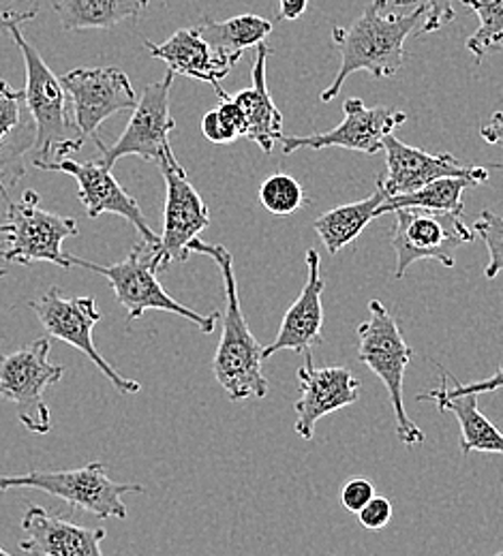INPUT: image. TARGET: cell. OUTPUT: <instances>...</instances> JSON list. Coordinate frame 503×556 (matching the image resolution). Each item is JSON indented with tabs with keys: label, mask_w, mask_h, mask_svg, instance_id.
I'll return each instance as SVG.
<instances>
[{
	"label": "cell",
	"mask_w": 503,
	"mask_h": 556,
	"mask_svg": "<svg viewBox=\"0 0 503 556\" xmlns=\"http://www.w3.org/2000/svg\"><path fill=\"white\" fill-rule=\"evenodd\" d=\"M15 488H33L59 496L99 520H125L129 514L123 496L144 492V486L140 484H121L110 480L108 465L103 463H90L79 469L63 471H30L24 476H0V492Z\"/></svg>",
	"instance_id": "cell-7"
},
{
	"label": "cell",
	"mask_w": 503,
	"mask_h": 556,
	"mask_svg": "<svg viewBox=\"0 0 503 556\" xmlns=\"http://www.w3.org/2000/svg\"><path fill=\"white\" fill-rule=\"evenodd\" d=\"M471 187L465 178H439L425 185L418 191L388 198L377 212L375 218L397 210H425V212H452L463 214V191Z\"/></svg>",
	"instance_id": "cell-26"
},
{
	"label": "cell",
	"mask_w": 503,
	"mask_h": 556,
	"mask_svg": "<svg viewBox=\"0 0 503 556\" xmlns=\"http://www.w3.org/2000/svg\"><path fill=\"white\" fill-rule=\"evenodd\" d=\"M407 114L394 108H366L360 99L352 97L343 103V121L326 134L291 136L281 138V152L293 154L295 150H322V148H345L362 154H377L383 150V139L405 125Z\"/></svg>",
	"instance_id": "cell-15"
},
{
	"label": "cell",
	"mask_w": 503,
	"mask_h": 556,
	"mask_svg": "<svg viewBox=\"0 0 503 556\" xmlns=\"http://www.w3.org/2000/svg\"><path fill=\"white\" fill-rule=\"evenodd\" d=\"M28 306L35 311L50 339L63 341L81 351L121 394H138L142 390V383L123 377L95 348L92 330L103 319L95 298H63L59 287H50L39 300L28 302Z\"/></svg>",
	"instance_id": "cell-10"
},
{
	"label": "cell",
	"mask_w": 503,
	"mask_h": 556,
	"mask_svg": "<svg viewBox=\"0 0 503 556\" xmlns=\"http://www.w3.org/2000/svg\"><path fill=\"white\" fill-rule=\"evenodd\" d=\"M306 266L309 277L306 285L302 287L300 295L291 304L281 321L279 334L275 343L264 348V359L273 357L279 351H306L313 345L324 343L322 326H324V306H322V293L326 289V282L319 275V255L317 251H306Z\"/></svg>",
	"instance_id": "cell-19"
},
{
	"label": "cell",
	"mask_w": 503,
	"mask_h": 556,
	"mask_svg": "<svg viewBox=\"0 0 503 556\" xmlns=\"http://www.w3.org/2000/svg\"><path fill=\"white\" fill-rule=\"evenodd\" d=\"M196 28L218 56L229 59L231 63H238L244 50L257 48L273 33V24L253 13L236 15L223 22L204 17Z\"/></svg>",
	"instance_id": "cell-23"
},
{
	"label": "cell",
	"mask_w": 503,
	"mask_h": 556,
	"mask_svg": "<svg viewBox=\"0 0 503 556\" xmlns=\"http://www.w3.org/2000/svg\"><path fill=\"white\" fill-rule=\"evenodd\" d=\"M189 253H202L211 257L221 270L225 289V317L223 334L213 359V372L218 386L229 401L264 399L268 394V381L264 377V348L257 343L244 313L240 308L238 282L234 275V257L221 244H206L196 238L189 244Z\"/></svg>",
	"instance_id": "cell-2"
},
{
	"label": "cell",
	"mask_w": 503,
	"mask_h": 556,
	"mask_svg": "<svg viewBox=\"0 0 503 556\" xmlns=\"http://www.w3.org/2000/svg\"><path fill=\"white\" fill-rule=\"evenodd\" d=\"M148 0H56L54 11L61 26L70 33L112 28L121 22L138 17Z\"/></svg>",
	"instance_id": "cell-24"
},
{
	"label": "cell",
	"mask_w": 503,
	"mask_h": 556,
	"mask_svg": "<svg viewBox=\"0 0 503 556\" xmlns=\"http://www.w3.org/2000/svg\"><path fill=\"white\" fill-rule=\"evenodd\" d=\"M260 204L277 216H288L306 204L302 185L289 174H275L260 187Z\"/></svg>",
	"instance_id": "cell-28"
},
{
	"label": "cell",
	"mask_w": 503,
	"mask_h": 556,
	"mask_svg": "<svg viewBox=\"0 0 503 556\" xmlns=\"http://www.w3.org/2000/svg\"><path fill=\"white\" fill-rule=\"evenodd\" d=\"M418 0H392L394 7H410V4H416ZM454 0H427V7H429V13L425 17V24H423V33L429 35V33H437L439 28H443L445 24L454 22L456 13H454V7H452Z\"/></svg>",
	"instance_id": "cell-33"
},
{
	"label": "cell",
	"mask_w": 503,
	"mask_h": 556,
	"mask_svg": "<svg viewBox=\"0 0 503 556\" xmlns=\"http://www.w3.org/2000/svg\"><path fill=\"white\" fill-rule=\"evenodd\" d=\"M359 339L360 362L368 366L388 388L399 441L405 447L423 445L427 437L416 421L410 419L403 405V379L405 368L414 357V349L407 345L399 321L379 300L368 302V321L360 324Z\"/></svg>",
	"instance_id": "cell-5"
},
{
	"label": "cell",
	"mask_w": 503,
	"mask_h": 556,
	"mask_svg": "<svg viewBox=\"0 0 503 556\" xmlns=\"http://www.w3.org/2000/svg\"><path fill=\"white\" fill-rule=\"evenodd\" d=\"M474 231L485 240L489 251V264L485 277L495 278L503 273V218L491 210H482L474 223Z\"/></svg>",
	"instance_id": "cell-31"
},
{
	"label": "cell",
	"mask_w": 503,
	"mask_h": 556,
	"mask_svg": "<svg viewBox=\"0 0 503 556\" xmlns=\"http://www.w3.org/2000/svg\"><path fill=\"white\" fill-rule=\"evenodd\" d=\"M271 52L273 50L266 43L257 46L251 71L253 86L234 94V101L240 105L247 121L244 138L255 141L266 154H271L275 150V143L284 138V114L275 105L266 86V61Z\"/></svg>",
	"instance_id": "cell-21"
},
{
	"label": "cell",
	"mask_w": 503,
	"mask_h": 556,
	"mask_svg": "<svg viewBox=\"0 0 503 556\" xmlns=\"http://www.w3.org/2000/svg\"><path fill=\"white\" fill-rule=\"evenodd\" d=\"M2 15H4V13H0V17H2Z\"/></svg>",
	"instance_id": "cell-43"
},
{
	"label": "cell",
	"mask_w": 503,
	"mask_h": 556,
	"mask_svg": "<svg viewBox=\"0 0 503 556\" xmlns=\"http://www.w3.org/2000/svg\"><path fill=\"white\" fill-rule=\"evenodd\" d=\"M309 0H279V15L281 20H298L306 11Z\"/></svg>",
	"instance_id": "cell-39"
},
{
	"label": "cell",
	"mask_w": 503,
	"mask_h": 556,
	"mask_svg": "<svg viewBox=\"0 0 503 556\" xmlns=\"http://www.w3.org/2000/svg\"><path fill=\"white\" fill-rule=\"evenodd\" d=\"M441 370V386L432 392L427 394H420L418 401L425 403V401H432V403H445V401H452V399H461V396H480V394H487V392H498L503 388V362L500 366V370L482 381H476V383H461L454 375H448L445 377V370L439 366Z\"/></svg>",
	"instance_id": "cell-29"
},
{
	"label": "cell",
	"mask_w": 503,
	"mask_h": 556,
	"mask_svg": "<svg viewBox=\"0 0 503 556\" xmlns=\"http://www.w3.org/2000/svg\"><path fill=\"white\" fill-rule=\"evenodd\" d=\"M498 556H503V551H502V553H500V555H498Z\"/></svg>",
	"instance_id": "cell-42"
},
{
	"label": "cell",
	"mask_w": 503,
	"mask_h": 556,
	"mask_svg": "<svg viewBox=\"0 0 503 556\" xmlns=\"http://www.w3.org/2000/svg\"><path fill=\"white\" fill-rule=\"evenodd\" d=\"M375 496V486L366 478H352L341 490V503L348 511L359 514L360 509Z\"/></svg>",
	"instance_id": "cell-35"
},
{
	"label": "cell",
	"mask_w": 503,
	"mask_h": 556,
	"mask_svg": "<svg viewBox=\"0 0 503 556\" xmlns=\"http://www.w3.org/2000/svg\"><path fill=\"white\" fill-rule=\"evenodd\" d=\"M386 200H388V195L381 189V185L377 182V189L368 198L354 202V204H345V206H337V208L324 212L313 223V229L319 236V240L324 242L326 251L330 255H337L348 244L356 242L360 233L375 218V212Z\"/></svg>",
	"instance_id": "cell-22"
},
{
	"label": "cell",
	"mask_w": 503,
	"mask_h": 556,
	"mask_svg": "<svg viewBox=\"0 0 503 556\" xmlns=\"http://www.w3.org/2000/svg\"><path fill=\"white\" fill-rule=\"evenodd\" d=\"M4 275H7V273H4V268H0V278L4 277Z\"/></svg>",
	"instance_id": "cell-41"
},
{
	"label": "cell",
	"mask_w": 503,
	"mask_h": 556,
	"mask_svg": "<svg viewBox=\"0 0 503 556\" xmlns=\"http://www.w3.org/2000/svg\"><path fill=\"white\" fill-rule=\"evenodd\" d=\"M174 75L176 73L167 71L163 79L144 86L142 97L134 108V116L116 143L105 146L95 136V143L101 150V165L112 169L116 161L125 156H140L150 163H159L172 150L169 134L176 129V123L169 112V92Z\"/></svg>",
	"instance_id": "cell-11"
},
{
	"label": "cell",
	"mask_w": 503,
	"mask_h": 556,
	"mask_svg": "<svg viewBox=\"0 0 503 556\" xmlns=\"http://www.w3.org/2000/svg\"><path fill=\"white\" fill-rule=\"evenodd\" d=\"M33 17H37V9L35 11H4V15L0 17V30H7L11 26H22L24 22H30Z\"/></svg>",
	"instance_id": "cell-37"
},
{
	"label": "cell",
	"mask_w": 503,
	"mask_h": 556,
	"mask_svg": "<svg viewBox=\"0 0 503 556\" xmlns=\"http://www.w3.org/2000/svg\"><path fill=\"white\" fill-rule=\"evenodd\" d=\"M482 138L485 141H489V143H503V112H498V114H493V118H491V123L489 125H485L482 127Z\"/></svg>",
	"instance_id": "cell-38"
},
{
	"label": "cell",
	"mask_w": 503,
	"mask_h": 556,
	"mask_svg": "<svg viewBox=\"0 0 503 556\" xmlns=\"http://www.w3.org/2000/svg\"><path fill=\"white\" fill-rule=\"evenodd\" d=\"M386 4L388 0H370L352 26H337L332 30V41L341 52V67L332 84L322 92V103L337 99L345 79L356 71H366L381 79L403 70L405 41L425 22L429 7L418 4L410 13L386 15Z\"/></svg>",
	"instance_id": "cell-1"
},
{
	"label": "cell",
	"mask_w": 503,
	"mask_h": 556,
	"mask_svg": "<svg viewBox=\"0 0 503 556\" xmlns=\"http://www.w3.org/2000/svg\"><path fill=\"white\" fill-rule=\"evenodd\" d=\"M394 214L397 223L390 240L397 255L394 278L405 277L416 262L427 260L452 268L456 251L474 242V231L463 223V214L425 210H397Z\"/></svg>",
	"instance_id": "cell-9"
},
{
	"label": "cell",
	"mask_w": 503,
	"mask_h": 556,
	"mask_svg": "<svg viewBox=\"0 0 503 556\" xmlns=\"http://www.w3.org/2000/svg\"><path fill=\"white\" fill-rule=\"evenodd\" d=\"M356 516L366 531H381L392 518V503L386 496L375 494Z\"/></svg>",
	"instance_id": "cell-34"
},
{
	"label": "cell",
	"mask_w": 503,
	"mask_h": 556,
	"mask_svg": "<svg viewBox=\"0 0 503 556\" xmlns=\"http://www.w3.org/2000/svg\"><path fill=\"white\" fill-rule=\"evenodd\" d=\"M165 180V210H163V233L159 244L161 270L169 264L189 260V244L211 225V212L191 185L185 167L169 150L159 163Z\"/></svg>",
	"instance_id": "cell-12"
},
{
	"label": "cell",
	"mask_w": 503,
	"mask_h": 556,
	"mask_svg": "<svg viewBox=\"0 0 503 556\" xmlns=\"http://www.w3.org/2000/svg\"><path fill=\"white\" fill-rule=\"evenodd\" d=\"M383 152L386 176L377 178V182L381 185L388 198L418 191L439 178H465L471 185H482L489 180V169H498V163L485 167L467 165L458 161L454 154H431L420 148L407 146L394 136L383 139Z\"/></svg>",
	"instance_id": "cell-13"
},
{
	"label": "cell",
	"mask_w": 503,
	"mask_h": 556,
	"mask_svg": "<svg viewBox=\"0 0 503 556\" xmlns=\"http://www.w3.org/2000/svg\"><path fill=\"white\" fill-rule=\"evenodd\" d=\"M50 348V339H37L28 348L0 353V399L15 405L20 421L35 434L52 430L43 394L65 375L63 366L52 364Z\"/></svg>",
	"instance_id": "cell-8"
},
{
	"label": "cell",
	"mask_w": 503,
	"mask_h": 556,
	"mask_svg": "<svg viewBox=\"0 0 503 556\" xmlns=\"http://www.w3.org/2000/svg\"><path fill=\"white\" fill-rule=\"evenodd\" d=\"M39 204L41 198L35 191H24L17 202H9L7 220L0 223V236L7 238L0 260L20 266L48 262L70 270L73 266L70 255L63 253V242L79 233L77 220L48 212Z\"/></svg>",
	"instance_id": "cell-6"
},
{
	"label": "cell",
	"mask_w": 503,
	"mask_h": 556,
	"mask_svg": "<svg viewBox=\"0 0 503 556\" xmlns=\"http://www.w3.org/2000/svg\"><path fill=\"white\" fill-rule=\"evenodd\" d=\"M50 172L70 174L77 180V198L90 218H97L101 214H118L138 229L142 240L154 242V244L161 242V238L150 229L138 202L116 182V178L112 176V169H108L99 161L77 163L67 156L54 163Z\"/></svg>",
	"instance_id": "cell-17"
},
{
	"label": "cell",
	"mask_w": 503,
	"mask_h": 556,
	"mask_svg": "<svg viewBox=\"0 0 503 556\" xmlns=\"http://www.w3.org/2000/svg\"><path fill=\"white\" fill-rule=\"evenodd\" d=\"M202 134H204V138L213 141V143H231V141H236L234 136L223 127V123L218 121L215 110L209 112L202 118Z\"/></svg>",
	"instance_id": "cell-36"
},
{
	"label": "cell",
	"mask_w": 503,
	"mask_h": 556,
	"mask_svg": "<svg viewBox=\"0 0 503 556\" xmlns=\"http://www.w3.org/2000/svg\"><path fill=\"white\" fill-rule=\"evenodd\" d=\"M9 35L13 37L17 50L24 59L26 86L24 103L33 116L35 127V156L33 163L39 169L50 172V167L84 146V136L75 125L70 94L61 84L41 54L24 39L20 26H11Z\"/></svg>",
	"instance_id": "cell-3"
},
{
	"label": "cell",
	"mask_w": 503,
	"mask_h": 556,
	"mask_svg": "<svg viewBox=\"0 0 503 556\" xmlns=\"http://www.w3.org/2000/svg\"><path fill=\"white\" fill-rule=\"evenodd\" d=\"M441 414L450 412L461 426V452L467 456L471 452L503 454V432L480 412L478 396H461L437 405Z\"/></svg>",
	"instance_id": "cell-25"
},
{
	"label": "cell",
	"mask_w": 503,
	"mask_h": 556,
	"mask_svg": "<svg viewBox=\"0 0 503 556\" xmlns=\"http://www.w3.org/2000/svg\"><path fill=\"white\" fill-rule=\"evenodd\" d=\"M35 146V131L26 138L13 139L11 136L0 141V200L9 202V189L17 185V180L26 174L24 154Z\"/></svg>",
	"instance_id": "cell-30"
},
{
	"label": "cell",
	"mask_w": 503,
	"mask_h": 556,
	"mask_svg": "<svg viewBox=\"0 0 503 556\" xmlns=\"http://www.w3.org/2000/svg\"><path fill=\"white\" fill-rule=\"evenodd\" d=\"M144 46L150 56L163 61L172 73L206 81L215 88L218 97L225 94L221 79L229 75L236 63L218 56L198 33V28H180L165 43L144 41Z\"/></svg>",
	"instance_id": "cell-20"
},
{
	"label": "cell",
	"mask_w": 503,
	"mask_h": 556,
	"mask_svg": "<svg viewBox=\"0 0 503 556\" xmlns=\"http://www.w3.org/2000/svg\"><path fill=\"white\" fill-rule=\"evenodd\" d=\"M469 7L478 17V28L467 41V50L480 65L487 54L498 52L503 46V0H458Z\"/></svg>",
	"instance_id": "cell-27"
},
{
	"label": "cell",
	"mask_w": 503,
	"mask_h": 556,
	"mask_svg": "<svg viewBox=\"0 0 503 556\" xmlns=\"http://www.w3.org/2000/svg\"><path fill=\"white\" fill-rule=\"evenodd\" d=\"M24 540L20 551L30 556H103V527L88 529L50 514L46 507L30 505L22 518Z\"/></svg>",
	"instance_id": "cell-18"
},
{
	"label": "cell",
	"mask_w": 503,
	"mask_h": 556,
	"mask_svg": "<svg viewBox=\"0 0 503 556\" xmlns=\"http://www.w3.org/2000/svg\"><path fill=\"white\" fill-rule=\"evenodd\" d=\"M159 244L161 242L154 244V242H146L140 238V242H136L131 253L123 262L112 264V266H99V264L79 260L75 255H70V262L75 268L90 270V273L101 275L110 280L116 300L127 308L129 324L140 319L146 311H165V313H174V315L189 319L204 334H213L216 321L221 317L218 313L202 315V313L180 304L159 282V278H156V273L161 270Z\"/></svg>",
	"instance_id": "cell-4"
},
{
	"label": "cell",
	"mask_w": 503,
	"mask_h": 556,
	"mask_svg": "<svg viewBox=\"0 0 503 556\" xmlns=\"http://www.w3.org/2000/svg\"><path fill=\"white\" fill-rule=\"evenodd\" d=\"M0 556H13V555H9V553H7V551H4V548H2V546H0Z\"/></svg>",
	"instance_id": "cell-40"
},
{
	"label": "cell",
	"mask_w": 503,
	"mask_h": 556,
	"mask_svg": "<svg viewBox=\"0 0 503 556\" xmlns=\"http://www.w3.org/2000/svg\"><path fill=\"white\" fill-rule=\"evenodd\" d=\"M298 381L300 399L293 405V430L306 441L313 439L315 424L322 417L330 416L359 401L360 383L354 372L345 366L315 368L311 349L304 351V364L298 370Z\"/></svg>",
	"instance_id": "cell-16"
},
{
	"label": "cell",
	"mask_w": 503,
	"mask_h": 556,
	"mask_svg": "<svg viewBox=\"0 0 503 556\" xmlns=\"http://www.w3.org/2000/svg\"><path fill=\"white\" fill-rule=\"evenodd\" d=\"M22 103L24 90H13L4 79H0V141L20 127Z\"/></svg>",
	"instance_id": "cell-32"
},
{
	"label": "cell",
	"mask_w": 503,
	"mask_h": 556,
	"mask_svg": "<svg viewBox=\"0 0 503 556\" xmlns=\"http://www.w3.org/2000/svg\"><path fill=\"white\" fill-rule=\"evenodd\" d=\"M61 84L72 97L75 125L84 138H95L97 129L114 114L138 105L136 90L125 71L116 67L67 71Z\"/></svg>",
	"instance_id": "cell-14"
}]
</instances>
